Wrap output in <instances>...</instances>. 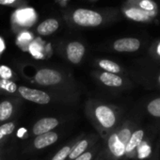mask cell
<instances>
[{
	"label": "cell",
	"mask_w": 160,
	"mask_h": 160,
	"mask_svg": "<svg viewBox=\"0 0 160 160\" xmlns=\"http://www.w3.org/2000/svg\"><path fill=\"white\" fill-rule=\"evenodd\" d=\"M118 15L116 9L108 10H90V9H75L64 12L63 16L68 23L81 28H97Z\"/></svg>",
	"instance_id": "obj_1"
},
{
	"label": "cell",
	"mask_w": 160,
	"mask_h": 160,
	"mask_svg": "<svg viewBox=\"0 0 160 160\" xmlns=\"http://www.w3.org/2000/svg\"><path fill=\"white\" fill-rule=\"evenodd\" d=\"M156 6L152 0H127L122 7L126 18L137 22H150L156 16Z\"/></svg>",
	"instance_id": "obj_2"
},
{
	"label": "cell",
	"mask_w": 160,
	"mask_h": 160,
	"mask_svg": "<svg viewBox=\"0 0 160 160\" xmlns=\"http://www.w3.org/2000/svg\"><path fill=\"white\" fill-rule=\"evenodd\" d=\"M38 20L36 11L31 7L16 9L12 14V26L16 30H25L31 28Z\"/></svg>",
	"instance_id": "obj_3"
},
{
	"label": "cell",
	"mask_w": 160,
	"mask_h": 160,
	"mask_svg": "<svg viewBox=\"0 0 160 160\" xmlns=\"http://www.w3.org/2000/svg\"><path fill=\"white\" fill-rule=\"evenodd\" d=\"M18 92L24 99L36 103V104L46 105L50 102V96L42 91L29 89V88L22 86L18 88Z\"/></svg>",
	"instance_id": "obj_4"
},
{
	"label": "cell",
	"mask_w": 160,
	"mask_h": 160,
	"mask_svg": "<svg viewBox=\"0 0 160 160\" xmlns=\"http://www.w3.org/2000/svg\"><path fill=\"white\" fill-rule=\"evenodd\" d=\"M95 117L99 123L107 129L112 128L116 123V115L108 106H99L95 109Z\"/></svg>",
	"instance_id": "obj_5"
},
{
	"label": "cell",
	"mask_w": 160,
	"mask_h": 160,
	"mask_svg": "<svg viewBox=\"0 0 160 160\" xmlns=\"http://www.w3.org/2000/svg\"><path fill=\"white\" fill-rule=\"evenodd\" d=\"M36 81L42 86H51L58 84L61 81V74L52 69H41L35 75Z\"/></svg>",
	"instance_id": "obj_6"
},
{
	"label": "cell",
	"mask_w": 160,
	"mask_h": 160,
	"mask_svg": "<svg viewBox=\"0 0 160 160\" xmlns=\"http://www.w3.org/2000/svg\"><path fill=\"white\" fill-rule=\"evenodd\" d=\"M141 46V42L138 38L127 37L118 39L113 42V49L121 53H133L138 51Z\"/></svg>",
	"instance_id": "obj_7"
},
{
	"label": "cell",
	"mask_w": 160,
	"mask_h": 160,
	"mask_svg": "<svg viewBox=\"0 0 160 160\" xmlns=\"http://www.w3.org/2000/svg\"><path fill=\"white\" fill-rule=\"evenodd\" d=\"M85 51L86 49L84 44L79 42H71L66 47L67 58L73 64H77L81 61L84 57Z\"/></svg>",
	"instance_id": "obj_8"
},
{
	"label": "cell",
	"mask_w": 160,
	"mask_h": 160,
	"mask_svg": "<svg viewBox=\"0 0 160 160\" xmlns=\"http://www.w3.org/2000/svg\"><path fill=\"white\" fill-rule=\"evenodd\" d=\"M144 137L145 132L143 129H138L134 131L125 146V154H133L136 152V150L141 146Z\"/></svg>",
	"instance_id": "obj_9"
},
{
	"label": "cell",
	"mask_w": 160,
	"mask_h": 160,
	"mask_svg": "<svg viewBox=\"0 0 160 160\" xmlns=\"http://www.w3.org/2000/svg\"><path fill=\"white\" fill-rule=\"evenodd\" d=\"M58 125V121L55 118H43L39 120L33 126V133L36 136L50 132Z\"/></svg>",
	"instance_id": "obj_10"
},
{
	"label": "cell",
	"mask_w": 160,
	"mask_h": 160,
	"mask_svg": "<svg viewBox=\"0 0 160 160\" xmlns=\"http://www.w3.org/2000/svg\"><path fill=\"white\" fill-rule=\"evenodd\" d=\"M108 149L115 157H122L125 154V145L120 140L117 133L110 135L108 140Z\"/></svg>",
	"instance_id": "obj_11"
},
{
	"label": "cell",
	"mask_w": 160,
	"mask_h": 160,
	"mask_svg": "<svg viewBox=\"0 0 160 160\" xmlns=\"http://www.w3.org/2000/svg\"><path fill=\"white\" fill-rule=\"evenodd\" d=\"M59 28V23L55 18H49L42 21L37 27V32L42 36H49L55 33Z\"/></svg>",
	"instance_id": "obj_12"
},
{
	"label": "cell",
	"mask_w": 160,
	"mask_h": 160,
	"mask_svg": "<svg viewBox=\"0 0 160 160\" xmlns=\"http://www.w3.org/2000/svg\"><path fill=\"white\" fill-rule=\"evenodd\" d=\"M58 134L55 132H47L36 137L34 140V146L37 149H43L47 146L54 144L58 140Z\"/></svg>",
	"instance_id": "obj_13"
},
{
	"label": "cell",
	"mask_w": 160,
	"mask_h": 160,
	"mask_svg": "<svg viewBox=\"0 0 160 160\" xmlns=\"http://www.w3.org/2000/svg\"><path fill=\"white\" fill-rule=\"evenodd\" d=\"M100 80L104 85L112 88H118L123 84V80L120 75L107 72H104L100 74Z\"/></svg>",
	"instance_id": "obj_14"
},
{
	"label": "cell",
	"mask_w": 160,
	"mask_h": 160,
	"mask_svg": "<svg viewBox=\"0 0 160 160\" xmlns=\"http://www.w3.org/2000/svg\"><path fill=\"white\" fill-rule=\"evenodd\" d=\"M99 67L102 68L103 70H105V72H111V73H119L122 72V68L121 66L109 59H101L99 61Z\"/></svg>",
	"instance_id": "obj_15"
},
{
	"label": "cell",
	"mask_w": 160,
	"mask_h": 160,
	"mask_svg": "<svg viewBox=\"0 0 160 160\" xmlns=\"http://www.w3.org/2000/svg\"><path fill=\"white\" fill-rule=\"evenodd\" d=\"M147 112L155 118H160V97L154 98L146 106Z\"/></svg>",
	"instance_id": "obj_16"
},
{
	"label": "cell",
	"mask_w": 160,
	"mask_h": 160,
	"mask_svg": "<svg viewBox=\"0 0 160 160\" xmlns=\"http://www.w3.org/2000/svg\"><path fill=\"white\" fill-rule=\"evenodd\" d=\"M13 107L11 102L3 101L0 104V121L4 122L7 121L12 114Z\"/></svg>",
	"instance_id": "obj_17"
},
{
	"label": "cell",
	"mask_w": 160,
	"mask_h": 160,
	"mask_svg": "<svg viewBox=\"0 0 160 160\" xmlns=\"http://www.w3.org/2000/svg\"><path fill=\"white\" fill-rule=\"evenodd\" d=\"M87 147H88V141L87 140H81L80 142H78V144L72 150H71V152H70V153L68 155L69 158L70 159H75L79 155H81L82 153H84Z\"/></svg>",
	"instance_id": "obj_18"
},
{
	"label": "cell",
	"mask_w": 160,
	"mask_h": 160,
	"mask_svg": "<svg viewBox=\"0 0 160 160\" xmlns=\"http://www.w3.org/2000/svg\"><path fill=\"white\" fill-rule=\"evenodd\" d=\"M28 2L27 0H0V5L6 7H12V8H23L27 7Z\"/></svg>",
	"instance_id": "obj_19"
},
{
	"label": "cell",
	"mask_w": 160,
	"mask_h": 160,
	"mask_svg": "<svg viewBox=\"0 0 160 160\" xmlns=\"http://www.w3.org/2000/svg\"><path fill=\"white\" fill-rule=\"evenodd\" d=\"M15 129V124L13 122H7L0 126V140L4 137L11 135Z\"/></svg>",
	"instance_id": "obj_20"
},
{
	"label": "cell",
	"mask_w": 160,
	"mask_h": 160,
	"mask_svg": "<svg viewBox=\"0 0 160 160\" xmlns=\"http://www.w3.org/2000/svg\"><path fill=\"white\" fill-rule=\"evenodd\" d=\"M132 133H133V132H132L131 128H129V127H124V128L121 129L119 132H117V136L119 137L120 140L126 146V144H127V142H128V140H129V138H130Z\"/></svg>",
	"instance_id": "obj_21"
},
{
	"label": "cell",
	"mask_w": 160,
	"mask_h": 160,
	"mask_svg": "<svg viewBox=\"0 0 160 160\" xmlns=\"http://www.w3.org/2000/svg\"><path fill=\"white\" fill-rule=\"evenodd\" d=\"M0 88L12 93V92H16L17 86L14 82L11 81L10 79H2L1 81H0Z\"/></svg>",
	"instance_id": "obj_22"
},
{
	"label": "cell",
	"mask_w": 160,
	"mask_h": 160,
	"mask_svg": "<svg viewBox=\"0 0 160 160\" xmlns=\"http://www.w3.org/2000/svg\"><path fill=\"white\" fill-rule=\"evenodd\" d=\"M32 41V33H30L29 31L24 30L21 31V33L19 34L18 38H17V42L19 44L25 45V44H29Z\"/></svg>",
	"instance_id": "obj_23"
},
{
	"label": "cell",
	"mask_w": 160,
	"mask_h": 160,
	"mask_svg": "<svg viewBox=\"0 0 160 160\" xmlns=\"http://www.w3.org/2000/svg\"><path fill=\"white\" fill-rule=\"evenodd\" d=\"M71 152V148L69 146H65L62 149H60L52 158V160H65L66 157L69 155Z\"/></svg>",
	"instance_id": "obj_24"
},
{
	"label": "cell",
	"mask_w": 160,
	"mask_h": 160,
	"mask_svg": "<svg viewBox=\"0 0 160 160\" xmlns=\"http://www.w3.org/2000/svg\"><path fill=\"white\" fill-rule=\"evenodd\" d=\"M0 76L2 79H10L12 76V72L11 68L6 65L0 66Z\"/></svg>",
	"instance_id": "obj_25"
},
{
	"label": "cell",
	"mask_w": 160,
	"mask_h": 160,
	"mask_svg": "<svg viewBox=\"0 0 160 160\" xmlns=\"http://www.w3.org/2000/svg\"><path fill=\"white\" fill-rule=\"evenodd\" d=\"M92 152H87L82 153L81 155H79L78 157H76L74 160H91V159H92Z\"/></svg>",
	"instance_id": "obj_26"
},
{
	"label": "cell",
	"mask_w": 160,
	"mask_h": 160,
	"mask_svg": "<svg viewBox=\"0 0 160 160\" xmlns=\"http://www.w3.org/2000/svg\"><path fill=\"white\" fill-rule=\"evenodd\" d=\"M5 49V42L3 41V39L0 37V53H2Z\"/></svg>",
	"instance_id": "obj_27"
},
{
	"label": "cell",
	"mask_w": 160,
	"mask_h": 160,
	"mask_svg": "<svg viewBox=\"0 0 160 160\" xmlns=\"http://www.w3.org/2000/svg\"><path fill=\"white\" fill-rule=\"evenodd\" d=\"M156 54L160 56V42L156 44Z\"/></svg>",
	"instance_id": "obj_28"
},
{
	"label": "cell",
	"mask_w": 160,
	"mask_h": 160,
	"mask_svg": "<svg viewBox=\"0 0 160 160\" xmlns=\"http://www.w3.org/2000/svg\"><path fill=\"white\" fill-rule=\"evenodd\" d=\"M157 81H158V83H159V85H160V73H159V75H158V77H157Z\"/></svg>",
	"instance_id": "obj_29"
},
{
	"label": "cell",
	"mask_w": 160,
	"mask_h": 160,
	"mask_svg": "<svg viewBox=\"0 0 160 160\" xmlns=\"http://www.w3.org/2000/svg\"><path fill=\"white\" fill-rule=\"evenodd\" d=\"M90 1H92V2H95V1H97V0H90Z\"/></svg>",
	"instance_id": "obj_30"
}]
</instances>
